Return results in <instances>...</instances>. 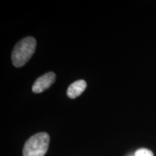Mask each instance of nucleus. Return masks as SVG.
<instances>
[{
	"mask_svg": "<svg viewBox=\"0 0 156 156\" xmlns=\"http://www.w3.org/2000/svg\"><path fill=\"white\" fill-rule=\"evenodd\" d=\"M87 87L86 82L83 80H80L75 81V83H72L68 87L67 94L69 98L74 99L80 96Z\"/></svg>",
	"mask_w": 156,
	"mask_h": 156,
	"instance_id": "4",
	"label": "nucleus"
},
{
	"mask_svg": "<svg viewBox=\"0 0 156 156\" xmlns=\"http://www.w3.org/2000/svg\"><path fill=\"white\" fill-rule=\"evenodd\" d=\"M50 136L46 132H40L30 136L25 143L23 156H44L48 151Z\"/></svg>",
	"mask_w": 156,
	"mask_h": 156,
	"instance_id": "2",
	"label": "nucleus"
},
{
	"mask_svg": "<svg viewBox=\"0 0 156 156\" xmlns=\"http://www.w3.org/2000/svg\"><path fill=\"white\" fill-rule=\"evenodd\" d=\"M36 48L34 37H26L15 45L12 53V62L15 67H22L32 57Z\"/></svg>",
	"mask_w": 156,
	"mask_h": 156,
	"instance_id": "1",
	"label": "nucleus"
},
{
	"mask_svg": "<svg viewBox=\"0 0 156 156\" xmlns=\"http://www.w3.org/2000/svg\"><path fill=\"white\" fill-rule=\"evenodd\" d=\"M56 75L53 72L46 73L39 77L33 85V92L35 93H41L48 89L55 82Z\"/></svg>",
	"mask_w": 156,
	"mask_h": 156,
	"instance_id": "3",
	"label": "nucleus"
},
{
	"mask_svg": "<svg viewBox=\"0 0 156 156\" xmlns=\"http://www.w3.org/2000/svg\"><path fill=\"white\" fill-rule=\"evenodd\" d=\"M134 156H154L153 153L150 150L145 148H140L135 152Z\"/></svg>",
	"mask_w": 156,
	"mask_h": 156,
	"instance_id": "5",
	"label": "nucleus"
}]
</instances>
